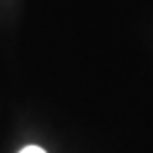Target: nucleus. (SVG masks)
Instances as JSON below:
<instances>
[{
    "mask_svg": "<svg viewBox=\"0 0 153 153\" xmlns=\"http://www.w3.org/2000/svg\"><path fill=\"white\" fill-rule=\"evenodd\" d=\"M19 153H46L42 148H39V146H28V148H24V149H20Z\"/></svg>",
    "mask_w": 153,
    "mask_h": 153,
    "instance_id": "nucleus-1",
    "label": "nucleus"
}]
</instances>
